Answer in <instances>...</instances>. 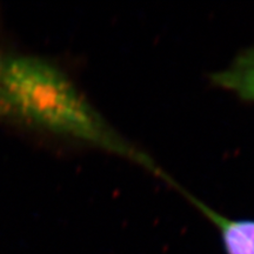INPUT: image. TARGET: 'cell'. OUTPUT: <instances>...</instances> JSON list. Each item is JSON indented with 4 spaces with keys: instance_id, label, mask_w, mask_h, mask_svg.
<instances>
[{
    "instance_id": "obj_1",
    "label": "cell",
    "mask_w": 254,
    "mask_h": 254,
    "mask_svg": "<svg viewBox=\"0 0 254 254\" xmlns=\"http://www.w3.org/2000/svg\"><path fill=\"white\" fill-rule=\"evenodd\" d=\"M0 120L84 142L148 171L155 167L113 131L62 69L39 57L0 51Z\"/></svg>"
},
{
    "instance_id": "obj_3",
    "label": "cell",
    "mask_w": 254,
    "mask_h": 254,
    "mask_svg": "<svg viewBox=\"0 0 254 254\" xmlns=\"http://www.w3.org/2000/svg\"><path fill=\"white\" fill-rule=\"evenodd\" d=\"M215 86L246 101H254V46L243 52L228 67L212 75Z\"/></svg>"
},
{
    "instance_id": "obj_2",
    "label": "cell",
    "mask_w": 254,
    "mask_h": 254,
    "mask_svg": "<svg viewBox=\"0 0 254 254\" xmlns=\"http://www.w3.org/2000/svg\"><path fill=\"white\" fill-rule=\"evenodd\" d=\"M189 200L218 228L226 254H254V220L225 217L204 202L185 193Z\"/></svg>"
}]
</instances>
